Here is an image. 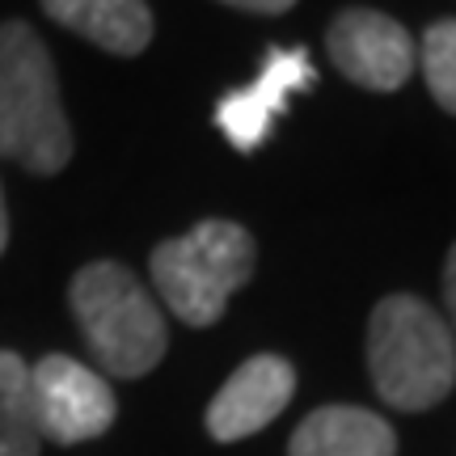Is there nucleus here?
<instances>
[{"label": "nucleus", "mask_w": 456, "mask_h": 456, "mask_svg": "<svg viewBox=\"0 0 456 456\" xmlns=\"http://www.w3.org/2000/svg\"><path fill=\"white\" fill-rule=\"evenodd\" d=\"M0 161L30 174H60L72 161L55 64L26 21H0Z\"/></svg>", "instance_id": "obj_1"}, {"label": "nucleus", "mask_w": 456, "mask_h": 456, "mask_svg": "<svg viewBox=\"0 0 456 456\" xmlns=\"http://www.w3.org/2000/svg\"><path fill=\"white\" fill-rule=\"evenodd\" d=\"M368 372L393 410L440 406L456 385V338L419 296H385L368 317Z\"/></svg>", "instance_id": "obj_2"}, {"label": "nucleus", "mask_w": 456, "mask_h": 456, "mask_svg": "<svg viewBox=\"0 0 456 456\" xmlns=\"http://www.w3.org/2000/svg\"><path fill=\"white\" fill-rule=\"evenodd\" d=\"M68 305L102 372L135 380L165 359V313L123 262H89L68 288Z\"/></svg>", "instance_id": "obj_3"}, {"label": "nucleus", "mask_w": 456, "mask_h": 456, "mask_svg": "<svg viewBox=\"0 0 456 456\" xmlns=\"http://www.w3.org/2000/svg\"><path fill=\"white\" fill-rule=\"evenodd\" d=\"M254 237L232 220H203L182 237H169L152 249L148 271L165 309L186 326H216L228 309V296L254 275Z\"/></svg>", "instance_id": "obj_4"}, {"label": "nucleus", "mask_w": 456, "mask_h": 456, "mask_svg": "<svg viewBox=\"0 0 456 456\" xmlns=\"http://www.w3.org/2000/svg\"><path fill=\"white\" fill-rule=\"evenodd\" d=\"M34 406L43 440L51 444H85L106 436L118 414L110 385L94 368L77 363L72 355H43L30 368Z\"/></svg>", "instance_id": "obj_5"}, {"label": "nucleus", "mask_w": 456, "mask_h": 456, "mask_svg": "<svg viewBox=\"0 0 456 456\" xmlns=\"http://www.w3.org/2000/svg\"><path fill=\"white\" fill-rule=\"evenodd\" d=\"M330 60L346 81L372 94L402 89L414 72V38L402 21L376 9H342L326 30Z\"/></svg>", "instance_id": "obj_6"}, {"label": "nucleus", "mask_w": 456, "mask_h": 456, "mask_svg": "<svg viewBox=\"0 0 456 456\" xmlns=\"http://www.w3.org/2000/svg\"><path fill=\"white\" fill-rule=\"evenodd\" d=\"M317 72H313V60L305 47H271L266 60H262L258 77L245 85V89H232L220 98L216 106V127L228 135V144L237 152H254V148L266 144V135L275 127V118L288 110L292 94L300 89H313Z\"/></svg>", "instance_id": "obj_7"}, {"label": "nucleus", "mask_w": 456, "mask_h": 456, "mask_svg": "<svg viewBox=\"0 0 456 456\" xmlns=\"http://www.w3.org/2000/svg\"><path fill=\"white\" fill-rule=\"evenodd\" d=\"M296 393V368L283 355H254L228 376L208 406V431L220 444L249 440L275 423Z\"/></svg>", "instance_id": "obj_8"}, {"label": "nucleus", "mask_w": 456, "mask_h": 456, "mask_svg": "<svg viewBox=\"0 0 456 456\" xmlns=\"http://www.w3.org/2000/svg\"><path fill=\"white\" fill-rule=\"evenodd\" d=\"M288 456H397V436L363 406H322L292 431Z\"/></svg>", "instance_id": "obj_9"}, {"label": "nucleus", "mask_w": 456, "mask_h": 456, "mask_svg": "<svg viewBox=\"0 0 456 456\" xmlns=\"http://www.w3.org/2000/svg\"><path fill=\"white\" fill-rule=\"evenodd\" d=\"M43 9L110 55H140L152 43L148 0H43Z\"/></svg>", "instance_id": "obj_10"}, {"label": "nucleus", "mask_w": 456, "mask_h": 456, "mask_svg": "<svg viewBox=\"0 0 456 456\" xmlns=\"http://www.w3.org/2000/svg\"><path fill=\"white\" fill-rule=\"evenodd\" d=\"M43 427L34 406L30 363L17 351H0V456H38Z\"/></svg>", "instance_id": "obj_11"}, {"label": "nucleus", "mask_w": 456, "mask_h": 456, "mask_svg": "<svg viewBox=\"0 0 456 456\" xmlns=\"http://www.w3.org/2000/svg\"><path fill=\"white\" fill-rule=\"evenodd\" d=\"M423 77L431 98L456 114V17H444L423 34Z\"/></svg>", "instance_id": "obj_12"}, {"label": "nucleus", "mask_w": 456, "mask_h": 456, "mask_svg": "<svg viewBox=\"0 0 456 456\" xmlns=\"http://www.w3.org/2000/svg\"><path fill=\"white\" fill-rule=\"evenodd\" d=\"M220 4H232V9H245V13H266V17H275V13H288L296 0H220Z\"/></svg>", "instance_id": "obj_13"}, {"label": "nucleus", "mask_w": 456, "mask_h": 456, "mask_svg": "<svg viewBox=\"0 0 456 456\" xmlns=\"http://www.w3.org/2000/svg\"><path fill=\"white\" fill-rule=\"evenodd\" d=\"M444 305H448V317H452V326H456V245L448 249V262H444Z\"/></svg>", "instance_id": "obj_14"}, {"label": "nucleus", "mask_w": 456, "mask_h": 456, "mask_svg": "<svg viewBox=\"0 0 456 456\" xmlns=\"http://www.w3.org/2000/svg\"><path fill=\"white\" fill-rule=\"evenodd\" d=\"M9 245V208H4V191H0V254Z\"/></svg>", "instance_id": "obj_15"}]
</instances>
